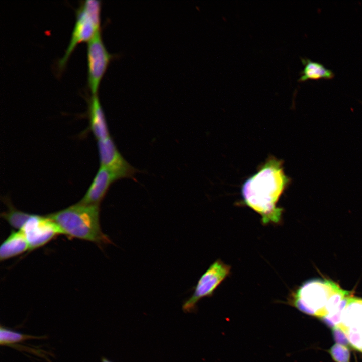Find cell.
<instances>
[{"label":"cell","mask_w":362,"mask_h":362,"mask_svg":"<svg viewBox=\"0 0 362 362\" xmlns=\"http://www.w3.org/2000/svg\"><path fill=\"white\" fill-rule=\"evenodd\" d=\"M349 295L333 281L313 279L292 292L287 303L306 314L322 318L334 313Z\"/></svg>","instance_id":"obj_2"},{"label":"cell","mask_w":362,"mask_h":362,"mask_svg":"<svg viewBox=\"0 0 362 362\" xmlns=\"http://www.w3.org/2000/svg\"><path fill=\"white\" fill-rule=\"evenodd\" d=\"M21 230L32 251L40 248L59 234H62L59 227L47 215L32 214Z\"/></svg>","instance_id":"obj_6"},{"label":"cell","mask_w":362,"mask_h":362,"mask_svg":"<svg viewBox=\"0 0 362 362\" xmlns=\"http://www.w3.org/2000/svg\"><path fill=\"white\" fill-rule=\"evenodd\" d=\"M304 68L300 72L298 81L303 82L309 79H331L334 74L333 72L319 62L312 61L307 58H301Z\"/></svg>","instance_id":"obj_13"},{"label":"cell","mask_w":362,"mask_h":362,"mask_svg":"<svg viewBox=\"0 0 362 362\" xmlns=\"http://www.w3.org/2000/svg\"><path fill=\"white\" fill-rule=\"evenodd\" d=\"M101 362H113L111 361L110 360L107 359L106 357L102 356L101 357Z\"/></svg>","instance_id":"obj_19"},{"label":"cell","mask_w":362,"mask_h":362,"mask_svg":"<svg viewBox=\"0 0 362 362\" xmlns=\"http://www.w3.org/2000/svg\"><path fill=\"white\" fill-rule=\"evenodd\" d=\"M337 326L346 334L350 345L362 352V298L349 296Z\"/></svg>","instance_id":"obj_7"},{"label":"cell","mask_w":362,"mask_h":362,"mask_svg":"<svg viewBox=\"0 0 362 362\" xmlns=\"http://www.w3.org/2000/svg\"><path fill=\"white\" fill-rule=\"evenodd\" d=\"M100 166L103 167L119 179L132 178L137 170L122 156L110 137L98 141Z\"/></svg>","instance_id":"obj_8"},{"label":"cell","mask_w":362,"mask_h":362,"mask_svg":"<svg viewBox=\"0 0 362 362\" xmlns=\"http://www.w3.org/2000/svg\"><path fill=\"white\" fill-rule=\"evenodd\" d=\"M88 105L89 126L92 133L98 141L108 138V128L97 94L91 96Z\"/></svg>","instance_id":"obj_11"},{"label":"cell","mask_w":362,"mask_h":362,"mask_svg":"<svg viewBox=\"0 0 362 362\" xmlns=\"http://www.w3.org/2000/svg\"><path fill=\"white\" fill-rule=\"evenodd\" d=\"M4 201L8 207V210L2 213V218L6 220L13 228L19 230H21L31 217L32 214L23 212L16 209L8 199H5Z\"/></svg>","instance_id":"obj_15"},{"label":"cell","mask_w":362,"mask_h":362,"mask_svg":"<svg viewBox=\"0 0 362 362\" xmlns=\"http://www.w3.org/2000/svg\"><path fill=\"white\" fill-rule=\"evenodd\" d=\"M117 180L118 178L114 174L100 166L84 196L78 202L85 205L100 206L110 186Z\"/></svg>","instance_id":"obj_10"},{"label":"cell","mask_w":362,"mask_h":362,"mask_svg":"<svg viewBox=\"0 0 362 362\" xmlns=\"http://www.w3.org/2000/svg\"><path fill=\"white\" fill-rule=\"evenodd\" d=\"M332 334L334 339L337 344L345 346L350 345L346 334L339 327L336 326L333 328Z\"/></svg>","instance_id":"obj_18"},{"label":"cell","mask_w":362,"mask_h":362,"mask_svg":"<svg viewBox=\"0 0 362 362\" xmlns=\"http://www.w3.org/2000/svg\"><path fill=\"white\" fill-rule=\"evenodd\" d=\"M69 237L92 242L98 245L112 243L102 231L100 206L78 202L65 209L47 215Z\"/></svg>","instance_id":"obj_3"},{"label":"cell","mask_w":362,"mask_h":362,"mask_svg":"<svg viewBox=\"0 0 362 362\" xmlns=\"http://www.w3.org/2000/svg\"><path fill=\"white\" fill-rule=\"evenodd\" d=\"M289 183L283 162L270 157L243 184V202L261 216L263 224L278 223L283 209L277 206V203Z\"/></svg>","instance_id":"obj_1"},{"label":"cell","mask_w":362,"mask_h":362,"mask_svg":"<svg viewBox=\"0 0 362 362\" xmlns=\"http://www.w3.org/2000/svg\"><path fill=\"white\" fill-rule=\"evenodd\" d=\"M112 57L103 43L100 29L97 31L87 43L88 85L92 95L97 94L101 79Z\"/></svg>","instance_id":"obj_5"},{"label":"cell","mask_w":362,"mask_h":362,"mask_svg":"<svg viewBox=\"0 0 362 362\" xmlns=\"http://www.w3.org/2000/svg\"><path fill=\"white\" fill-rule=\"evenodd\" d=\"M86 13L92 19L95 26L100 28V1L97 0H87L81 4Z\"/></svg>","instance_id":"obj_16"},{"label":"cell","mask_w":362,"mask_h":362,"mask_svg":"<svg viewBox=\"0 0 362 362\" xmlns=\"http://www.w3.org/2000/svg\"><path fill=\"white\" fill-rule=\"evenodd\" d=\"M27 250H29V246L23 232L12 231L1 245L0 260L9 259Z\"/></svg>","instance_id":"obj_12"},{"label":"cell","mask_w":362,"mask_h":362,"mask_svg":"<svg viewBox=\"0 0 362 362\" xmlns=\"http://www.w3.org/2000/svg\"><path fill=\"white\" fill-rule=\"evenodd\" d=\"M45 336H37L23 333L2 325L0 327V345L14 347L16 344L31 339H44Z\"/></svg>","instance_id":"obj_14"},{"label":"cell","mask_w":362,"mask_h":362,"mask_svg":"<svg viewBox=\"0 0 362 362\" xmlns=\"http://www.w3.org/2000/svg\"><path fill=\"white\" fill-rule=\"evenodd\" d=\"M329 352L335 362H350V353L347 346L336 343L330 348Z\"/></svg>","instance_id":"obj_17"},{"label":"cell","mask_w":362,"mask_h":362,"mask_svg":"<svg viewBox=\"0 0 362 362\" xmlns=\"http://www.w3.org/2000/svg\"><path fill=\"white\" fill-rule=\"evenodd\" d=\"M231 267L218 259L213 263L201 276L190 298L182 304L184 313H192L202 298L211 296L221 283L229 275Z\"/></svg>","instance_id":"obj_4"},{"label":"cell","mask_w":362,"mask_h":362,"mask_svg":"<svg viewBox=\"0 0 362 362\" xmlns=\"http://www.w3.org/2000/svg\"><path fill=\"white\" fill-rule=\"evenodd\" d=\"M76 22L69 45L63 56L58 61L57 68L59 71L64 68L75 46L82 41H88L96 32L100 29L95 26L89 15L81 5L76 11Z\"/></svg>","instance_id":"obj_9"}]
</instances>
